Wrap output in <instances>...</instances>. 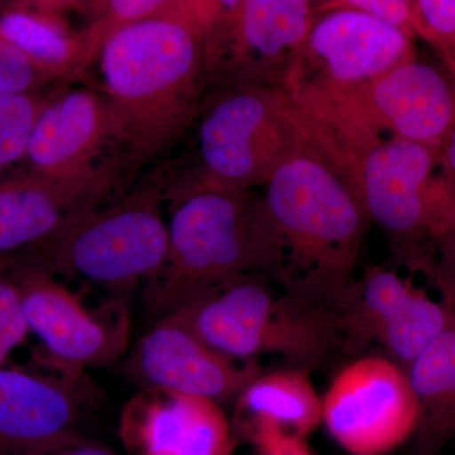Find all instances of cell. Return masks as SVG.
I'll return each mask as SVG.
<instances>
[{"label":"cell","instance_id":"5b68a950","mask_svg":"<svg viewBox=\"0 0 455 455\" xmlns=\"http://www.w3.org/2000/svg\"><path fill=\"white\" fill-rule=\"evenodd\" d=\"M283 90L209 89L196 118L194 164L167 181V199L203 190L253 191L265 187L299 142Z\"/></svg>","mask_w":455,"mask_h":455},{"label":"cell","instance_id":"83f0119b","mask_svg":"<svg viewBox=\"0 0 455 455\" xmlns=\"http://www.w3.org/2000/svg\"><path fill=\"white\" fill-rule=\"evenodd\" d=\"M254 444L260 455H313L304 440L277 429H257L250 431Z\"/></svg>","mask_w":455,"mask_h":455},{"label":"cell","instance_id":"7c38bea8","mask_svg":"<svg viewBox=\"0 0 455 455\" xmlns=\"http://www.w3.org/2000/svg\"><path fill=\"white\" fill-rule=\"evenodd\" d=\"M14 278L29 331L47 352V363L62 370L103 366L127 348L128 320L110 323L84 305L51 269L29 257L17 259Z\"/></svg>","mask_w":455,"mask_h":455},{"label":"cell","instance_id":"5bb4252c","mask_svg":"<svg viewBox=\"0 0 455 455\" xmlns=\"http://www.w3.org/2000/svg\"><path fill=\"white\" fill-rule=\"evenodd\" d=\"M130 371L149 390L175 392L220 401L238 397L260 374L254 362L236 363L169 317L139 341Z\"/></svg>","mask_w":455,"mask_h":455},{"label":"cell","instance_id":"3957f363","mask_svg":"<svg viewBox=\"0 0 455 455\" xmlns=\"http://www.w3.org/2000/svg\"><path fill=\"white\" fill-rule=\"evenodd\" d=\"M328 157L355 190L392 253L430 275L434 241L455 202V180L438 152L411 140L334 125Z\"/></svg>","mask_w":455,"mask_h":455},{"label":"cell","instance_id":"ffe728a7","mask_svg":"<svg viewBox=\"0 0 455 455\" xmlns=\"http://www.w3.org/2000/svg\"><path fill=\"white\" fill-rule=\"evenodd\" d=\"M235 411L247 433L277 429L304 439L323 421V401L309 372L286 368L254 379L236 397Z\"/></svg>","mask_w":455,"mask_h":455},{"label":"cell","instance_id":"7a4b0ae2","mask_svg":"<svg viewBox=\"0 0 455 455\" xmlns=\"http://www.w3.org/2000/svg\"><path fill=\"white\" fill-rule=\"evenodd\" d=\"M109 110L108 163L119 172L167 154L196 124L208 92L196 0L178 14L133 23L98 56Z\"/></svg>","mask_w":455,"mask_h":455},{"label":"cell","instance_id":"2e32d148","mask_svg":"<svg viewBox=\"0 0 455 455\" xmlns=\"http://www.w3.org/2000/svg\"><path fill=\"white\" fill-rule=\"evenodd\" d=\"M122 438L134 455H232V429L220 403L149 390L122 415Z\"/></svg>","mask_w":455,"mask_h":455},{"label":"cell","instance_id":"8992f818","mask_svg":"<svg viewBox=\"0 0 455 455\" xmlns=\"http://www.w3.org/2000/svg\"><path fill=\"white\" fill-rule=\"evenodd\" d=\"M253 191L203 190L173 200L166 259L148 302L163 317L254 272Z\"/></svg>","mask_w":455,"mask_h":455},{"label":"cell","instance_id":"ac0fdd59","mask_svg":"<svg viewBox=\"0 0 455 455\" xmlns=\"http://www.w3.org/2000/svg\"><path fill=\"white\" fill-rule=\"evenodd\" d=\"M357 315L366 344H381L407 370L453 323L455 307L434 301L396 272L376 266L362 278Z\"/></svg>","mask_w":455,"mask_h":455},{"label":"cell","instance_id":"ba28073f","mask_svg":"<svg viewBox=\"0 0 455 455\" xmlns=\"http://www.w3.org/2000/svg\"><path fill=\"white\" fill-rule=\"evenodd\" d=\"M209 89H283L316 16L311 0H196Z\"/></svg>","mask_w":455,"mask_h":455},{"label":"cell","instance_id":"8fae6325","mask_svg":"<svg viewBox=\"0 0 455 455\" xmlns=\"http://www.w3.org/2000/svg\"><path fill=\"white\" fill-rule=\"evenodd\" d=\"M305 113L349 130L420 143L440 155L455 121V85L445 71L415 59L333 106Z\"/></svg>","mask_w":455,"mask_h":455},{"label":"cell","instance_id":"484cf974","mask_svg":"<svg viewBox=\"0 0 455 455\" xmlns=\"http://www.w3.org/2000/svg\"><path fill=\"white\" fill-rule=\"evenodd\" d=\"M350 9L366 14L382 25L414 38L411 29V0H320L316 12Z\"/></svg>","mask_w":455,"mask_h":455},{"label":"cell","instance_id":"9c48e42d","mask_svg":"<svg viewBox=\"0 0 455 455\" xmlns=\"http://www.w3.org/2000/svg\"><path fill=\"white\" fill-rule=\"evenodd\" d=\"M415 59L405 33L350 9L317 12L283 92L293 107L316 112Z\"/></svg>","mask_w":455,"mask_h":455},{"label":"cell","instance_id":"d4e9b609","mask_svg":"<svg viewBox=\"0 0 455 455\" xmlns=\"http://www.w3.org/2000/svg\"><path fill=\"white\" fill-rule=\"evenodd\" d=\"M53 83L31 60L0 38V99L40 92Z\"/></svg>","mask_w":455,"mask_h":455},{"label":"cell","instance_id":"cb8c5ba5","mask_svg":"<svg viewBox=\"0 0 455 455\" xmlns=\"http://www.w3.org/2000/svg\"><path fill=\"white\" fill-rule=\"evenodd\" d=\"M17 259H0V367L31 333L13 268Z\"/></svg>","mask_w":455,"mask_h":455},{"label":"cell","instance_id":"277c9868","mask_svg":"<svg viewBox=\"0 0 455 455\" xmlns=\"http://www.w3.org/2000/svg\"><path fill=\"white\" fill-rule=\"evenodd\" d=\"M265 275H243L164 316L233 359L280 355L287 368L310 370L346 352L337 316L295 298Z\"/></svg>","mask_w":455,"mask_h":455},{"label":"cell","instance_id":"44dd1931","mask_svg":"<svg viewBox=\"0 0 455 455\" xmlns=\"http://www.w3.org/2000/svg\"><path fill=\"white\" fill-rule=\"evenodd\" d=\"M419 406V434L439 444L455 434V319L406 370Z\"/></svg>","mask_w":455,"mask_h":455},{"label":"cell","instance_id":"4fadbf2b","mask_svg":"<svg viewBox=\"0 0 455 455\" xmlns=\"http://www.w3.org/2000/svg\"><path fill=\"white\" fill-rule=\"evenodd\" d=\"M119 178L110 164L84 179H52L29 170L0 178V259L31 256L80 212L98 206Z\"/></svg>","mask_w":455,"mask_h":455},{"label":"cell","instance_id":"f1b7e54d","mask_svg":"<svg viewBox=\"0 0 455 455\" xmlns=\"http://www.w3.org/2000/svg\"><path fill=\"white\" fill-rule=\"evenodd\" d=\"M42 455H116L108 448L101 445L90 444V443L80 442L77 444L68 445V447L56 449L49 453Z\"/></svg>","mask_w":455,"mask_h":455},{"label":"cell","instance_id":"9a60e30c","mask_svg":"<svg viewBox=\"0 0 455 455\" xmlns=\"http://www.w3.org/2000/svg\"><path fill=\"white\" fill-rule=\"evenodd\" d=\"M109 139V110L103 92L92 89L51 92L33 127L27 170L59 180L97 175L109 164H98Z\"/></svg>","mask_w":455,"mask_h":455},{"label":"cell","instance_id":"e0dca14e","mask_svg":"<svg viewBox=\"0 0 455 455\" xmlns=\"http://www.w3.org/2000/svg\"><path fill=\"white\" fill-rule=\"evenodd\" d=\"M80 442L79 403L68 382L0 367V455H42Z\"/></svg>","mask_w":455,"mask_h":455},{"label":"cell","instance_id":"4dcf8cb0","mask_svg":"<svg viewBox=\"0 0 455 455\" xmlns=\"http://www.w3.org/2000/svg\"><path fill=\"white\" fill-rule=\"evenodd\" d=\"M448 230H455V203L453 208H451V214H449L447 224H445V229L443 233L448 232Z\"/></svg>","mask_w":455,"mask_h":455},{"label":"cell","instance_id":"6da1fadb","mask_svg":"<svg viewBox=\"0 0 455 455\" xmlns=\"http://www.w3.org/2000/svg\"><path fill=\"white\" fill-rule=\"evenodd\" d=\"M263 188L254 211V272L335 314L355 280L371 224L357 191L300 136Z\"/></svg>","mask_w":455,"mask_h":455},{"label":"cell","instance_id":"30bf717a","mask_svg":"<svg viewBox=\"0 0 455 455\" xmlns=\"http://www.w3.org/2000/svg\"><path fill=\"white\" fill-rule=\"evenodd\" d=\"M322 401V423L352 455L388 453L418 429V401L406 370L381 355L341 368Z\"/></svg>","mask_w":455,"mask_h":455},{"label":"cell","instance_id":"f546056e","mask_svg":"<svg viewBox=\"0 0 455 455\" xmlns=\"http://www.w3.org/2000/svg\"><path fill=\"white\" fill-rule=\"evenodd\" d=\"M440 167L455 180V121L440 149Z\"/></svg>","mask_w":455,"mask_h":455},{"label":"cell","instance_id":"d6986e66","mask_svg":"<svg viewBox=\"0 0 455 455\" xmlns=\"http://www.w3.org/2000/svg\"><path fill=\"white\" fill-rule=\"evenodd\" d=\"M77 2L16 3L0 12V38L22 52L53 82L70 79L90 64L85 29L68 14Z\"/></svg>","mask_w":455,"mask_h":455},{"label":"cell","instance_id":"603a6c76","mask_svg":"<svg viewBox=\"0 0 455 455\" xmlns=\"http://www.w3.org/2000/svg\"><path fill=\"white\" fill-rule=\"evenodd\" d=\"M411 29L442 60L455 85V0H411Z\"/></svg>","mask_w":455,"mask_h":455},{"label":"cell","instance_id":"7402d4cb","mask_svg":"<svg viewBox=\"0 0 455 455\" xmlns=\"http://www.w3.org/2000/svg\"><path fill=\"white\" fill-rule=\"evenodd\" d=\"M47 98L32 92L0 99V178L9 167L25 161L33 127Z\"/></svg>","mask_w":455,"mask_h":455},{"label":"cell","instance_id":"52a82bcc","mask_svg":"<svg viewBox=\"0 0 455 455\" xmlns=\"http://www.w3.org/2000/svg\"><path fill=\"white\" fill-rule=\"evenodd\" d=\"M163 175L107 206L80 212L32 253L53 274L124 287L154 277L166 259L169 230L161 206L167 199Z\"/></svg>","mask_w":455,"mask_h":455},{"label":"cell","instance_id":"4316f807","mask_svg":"<svg viewBox=\"0 0 455 455\" xmlns=\"http://www.w3.org/2000/svg\"><path fill=\"white\" fill-rule=\"evenodd\" d=\"M430 277L442 290L444 302L455 307V230H448L434 241Z\"/></svg>","mask_w":455,"mask_h":455}]
</instances>
